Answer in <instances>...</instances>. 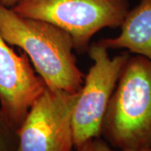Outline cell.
Returning a JSON list of instances; mask_svg holds the SVG:
<instances>
[{"label": "cell", "mask_w": 151, "mask_h": 151, "mask_svg": "<svg viewBox=\"0 0 151 151\" xmlns=\"http://www.w3.org/2000/svg\"><path fill=\"white\" fill-rule=\"evenodd\" d=\"M0 35L9 45L24 51L47 87L80 92L85 74L77 65L69 33L50 22L20 16L0 4Z\"/></svg>", "instance_id": "6da1fadb"}, {"label": "cell", "mask_w": 151, "mask_h": 151, "mask_svg": "<svg viewBox=\"0 0 151 151\" xmlns=\"http://www.w3.org/2000/svg\"><path fill=\"white\" fill-rule=\"evenodd\" d=\"M101 137L119 150L151 148V60L130 55L102 124Z\"/></svg>", "instance_id": "7a4b0ae2"}, {"label": "cell", "mask_w": 151, "mask_h": 151, "mask_svg": "<svg viewBox=\"0 0 151 151\" xmlns=\"http://www.w3.org/2000/svg\"><path fill=\"white\" fill-rule=\"evenodd\" d=\"M12 9L63 29L72 37L74 50L81 54L96 33L120 27L130 8L129 0H19Z\"/></svg>", "instance_id": "3957f363"}, {"label": "cell", "mask_w": 151, "mask_h": 151, "mask_svg": "<svg viewBox=\"0 0 151 151\" xmlns=\"http://www.w3.org/2000/svg\"><path fill=\"white\" fill-rule=\"evenodd\" d=\"M93 65L85 75L72 117L73 147L80 148L87 141L101 137L103 118L119 81L129 51L110 57L108 50L97 43L87 50Z\"/></svg>", "instance_id": "277c9868"}, {"label": "cell", "mask_w": 151, "mask_h": 151, "mask_svg": "<svg viewBox=\"0 0 151 151\" xmlns=\"http://www.w3.org/2000/svg\"><path fill=\"white\" fill-rule=\"evenodd\" d=\"M79 92L45 87L18 129L17 151H71V117Z\"/></svg>", "instance_id": "5b68a950"}, {"label": "cell", "mask_w": 151, "mask_h": 151, "mask_svg": "<svg viewBox=\"0 0 151 151\" xmlns=\"http://www.w3.org/2000/svg\"><path fill=\"white\" fill-rule=\"evenodd\" d=\"M45 87L27 55L17 54L0 35V110L17 130Z\"/></svg>", "instance_id": "8992f818"}, {"label": "cell", "mask_w": 151, "mask_h": 151, "mask_svg": "<svg viewBox=\"0 0 151 151\" xmlns=\"http://www.w3.org/2000/svg\"><path fill=\"white\" fill-rule=\"evenodd\" d=\"M116 37L100 40L97 43L108 50H126L129 53L151 60V0H140L129 9Z\"/></svg>", "instance_id": "52a82bcc"}, {"label": "cell", "mask_w": 151, "mask_h": 151, "mask_svg": "<svg viewBox=\"0 0 151 151\" xmlns=\"http://www.w3.org/2000/svg\"><path fill=\"white\" fill-rule=\"evenodd\" d=\"M18 146V130L9 123L0 110V151H17Z\"/></svg>", "instance_id": "ba28073f"}, {"label": "cell", "mask_w": 151, "mask_h": 151, "mask_svg": "<svg viewBox=\"0 0 151 151\" xmlns=\"http://www.w3.org/2000/svg\"><path fill=\"white\" fill-rule=\"evenodd\" d=\"M92 149L93 151H151L150 149L142 150H119L114 149L108 145L106 141L100 138H95L92 139Z\"/></svg>", "instance_id": "9c48e42d"}, {"label": "cell", "mask_w": 151, "mask_h": 151, "mask_svg": "<svg viewBox=\"0 0 151 151\" xmlns=\"http://www.w3.org/2000/svg\"><path fill=\"white\" fill-rule=\"evenodd\" d=\"M76 151H93L92 149V139L87 141L83 145H81L80 148H78Z\"/></svg>", "instance_id": "30bf717a"}, {"label": "cell", "mask_w": 151, "mask_h": 151, "mask_svg": "<svg viewBox=\"0 0 151 151\" xmlns=\"http://www.w3.org/2000/svg\"><path fill=\"white\" fill-rule=\"evenodd\" d=\"M19 1V0H0V4L5 6L7 8L12 9L14 6H15V4Z\"/></svg>", "instance_id": "8fae6325"}]
</instances>
